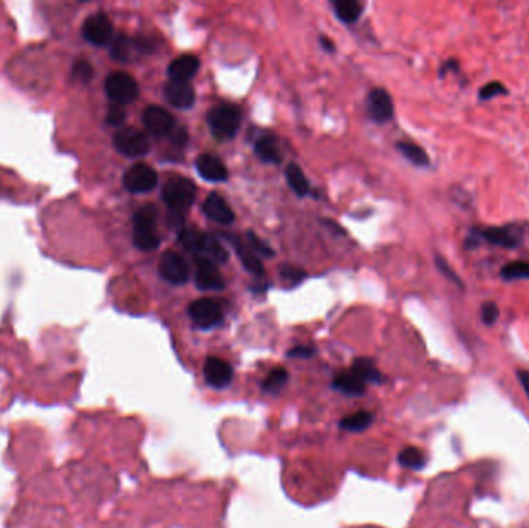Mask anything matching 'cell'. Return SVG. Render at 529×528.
Wrapping results in <instances>:
<instances>
[{"instance_id": "39", "label": "cell", "mask_w": 529, "mask_h": 528, "mask_svg": "<svg viewBox=\"0 0 529 528\" xmlns=\"http://www.w3.org/2000/svg\"><path fill=\"white\" fill-rule=\"evenodd\" d=\"M316 350L311 346H296L288 352V357L291 358H310L315 355Z\"/></svg>"}, {"instance_id": "11", "label": "cell", "mask_w": 529, "mask_h": 528, "mask_svg": "<svg viewBox=\"0 0 529 528\" xmlns=\"http://www.w3.org/2000/svg\"><path fill=\"white\" fill-rule=\"evenodd\" d=\"M203 375L205 382L212 389H225L231 384L234 377L232 366L218 357H207L203 366Z\"/></svg>"}, {"instance_id": "1", "label": "cell", "mask_w": 529, "mask_h": 528, "mask_svg": "<svg viewBox=\"0 0 529 528\" xmlns=\"http://www.w3.org/2000/svg\"><path fill=\"white\" fill-rule=\"evenodd\" d=\"M482 242H488L495 247L514 250L519 248L523 242V231L519 225H506V226H488V228H480L475 226L469 231L466 241V250H475Z\"/></svg>"}, {"instance_id": "40", "label": "cell", "mask_w": 529, "mask_h": 528, "mask_svg": "<svg viewBox=\"0 0 529 528\" xmlns=\"http://www.w3.org/2000/svg\"><path fill=\"white\" fill-rule=\"evenodd\" d=\"M170 140L174 141V144L181 147L183 144L188 143V132L184 131V129H174V131L170 132Z\"/></svg>"}, {"instance_id": "7", "label": "cell", "mask_w": 529, "mask_h": 528, "mask_svg": "<svg viewBox=\"0 0 529 528\" xmlns=\"http://www.w3.org/2000/svg\"><path fill=\"white\" fill-rule=\"evenodd\" d=\"M113 146L122 155L131 158L143 157L150 149L147 135L135 127H126L116 132L113 137Z\"/></svg>"}, {"instance_id": "28", "label": "cell", "mask_w": 529, "mask_h": 528, "mask_svg": "<svg viewBox=\"0 0 529 528\" xmlns=\"http://www.w3.org/2000/svg\"><path fill=\"white\" fill-rule=\"evenodd\" d=\"M335 10L336 16L339 17L342 22L353 23L359 19L362 7L358 2H354V0H341V2L335 3Z\"/></svg>"}, {"instance_id": "16", "label": "cell", "mask_w": 529, "mask_h": 528, "mask_svg": "<svg viewBox=\"0 0 529 528\" xmlns=\"http://www.w3.org/2000/svg\"><path fill=\"white\" fill-rule=\"evenodd\" d=\"M164 95L172 106L178 109L192 107L195 101V91L192 85L184 81H175V79H170V81L166 84Z\"/></svg>"}, {"instance_id": "33", "label": "cell", "mask_w": 529, "mask_h": 528, "mask_svg": "<svg viewBox=\"0 0 529 528\" xmlns=\"http://www.w3.org/2000/svg\"><path fill=\"white\" fill-rule=\"evenodd\" d=\"M502 95H508V89L504 87V84H502L500 81H491L488 84H484L478 91V98L482 101H488V100H492V98L502 96Z\"/></svg>"}, {"instance_id": "15", "label": "cell", "mask_w": 529, "mask_h": 528, "mask_svg": "<svg viewBox=\"0 0 529 528\" xmlns=\"http://www.w3.org/2000/svg\"><path fill=\"white\" fill-rule=\"evenodd\" d=\"M370 116L378 122H387L393 116V101L384 89H373L367 98Z\"/></svg>"}, {"instance_id": "20", "label": "cell", "mask_w": 529, "mask_h": 528, "mask_svg": "<svg viewBox=\"0 0 529 528\" xmlns=\"http://www.w3.org/2000/svg\"><path fill=\"white\" fill-rule=\"evenodd\" d=\"M199 69H200L199 58L194 56V54H183V56L172 60L168 72L170 75V79L188 82L189 79L199 72Z\"/></svg>"}, {"instance_id": "38", "label": "cell", "mask_w": 529, "mask_h": 528, "mask_svg": "<svg viewBox=\"0 0 529 528\" xmlns=\"http://www.w3.org/2000/svg\"><path fill=\"white\" fill-rule=\"evenodd\" d=\"M280 276L290 284H297L300 279L305 278V273L300 268H296L293 265H284L280 267Z\"/></svg>"}, {"instance_id": "34", "label": "cell", "mask_w": 529, "mask_h": 528, "mask_svg": "<svg viewBox=\"0 0 529 528\" xmlns=\"http://www.w3.org/2000/svg\"><path fill=\"white\" fill-rule=\"evenodd\" d=\"M246 237H248L249 248L254 250L256 253L262 254V256H264V257H273V256H274V250H273L271 247H269V245H268L267 242L262 241V239L258 237V236L256 234V232L248 231V236H246Z\"/></svg>"}, {"instance_id": "12", "label": "cell", "mask_w": 529, "mask_h": 528, "mask_svg": "<svg viewBox=\"0 0 529 528\" xmlns=\"http://www.w3.org/2000/svg\"><path fill=\"white\" fill-rule=\"evenodd\" d=\"M159 274L170 284L180 285L189 279V265L175 251H166L159 261Z\"/></svg>"}, {"instance_id": "8", "label": "cell", "mask_w": 529, "mask_h": 528, "mask_svg": "<svg viewBox=\"0 0 529 528\" xmlns=\"http://www.w3.org/2000/svg\"><path fill=\"white\" fill-rule=\"evenodd\" d=\"M82 38L95 47H104L113 39V25L104 13H96L87 17L82 25Z\"/></svg>"}, {"instance_id": "24", "label": "cell", "mask_w": 529, "mask_h": 528, "mask_svg": "<svg viewBox=\"0 0 529 528\" xmlns=\"http://www.w3.org/2000/svg\"><path fill=\"white\" fill-rule=\"evenodd\" d=\"M257 157L264 163H280V151L278 141L273 137H263L256 143Z\"/></svg>"}, {"instance_id": "41", "label": "cell", "mask_w": 529, "mask_h": 528, "mask_svg": "<svg viewBox=\"0 0 529 528\" xmlns=\"http://www.w3.org/2000/svg\"><path fill=\"white\" fill-rule=\"evenodd\" d=\"M517 378H519L523 390H525L526 397L529 398V371H525V369L517 371Z\"/></svg>"}, {"instance_id": "27", "label": "cell", "mask_w": 529, "mask_h": 528, "mask_svg": "<svg viewBox=\"0 0 529 528\" xmlns=\"http://www.w3.org/2000/svg\"><path fill=\"white\" fill-rule=\"evenodd\" d=\"M288 378H290V375H288L285 367H274L262 382V389L263 392H268V394H275V392H279L286 384Z\"/></svg>"}, {"instance_id": "31", "label": "cell", "mask_w": 529, "mask_h": 528, "mask_svg": "<svg viewBox=\"0 0 529 528\" xmlns=\"http://www.w3.org/2000/svg\"><path fill=\"white\" fill-rule=\"evenodd\" d=\"M132 48H137V50H138V47H137V44H135V41H128V38H126V36H118V38H116L115 41H113V44H112V56L115 58V59H118V60H127L128 58H131L132 56Z\"/></svg>"}, {"instance_id": "23", "label": "cell", "mask_w": 529, "mask_h": 528, "mask_svg": "<svg viewBox=\"0 0 529 528\" xmlns=\"http://www.w3.org/2000/svg\"><path fill=\"white\" fill-rule=\"evenodd\" d=\"M373 420L374 417L372 412H368V410H358V412H353L347 415L346 419H342L341 428L350 432H361L364 431V429L370 428Z\"/></svg>"}, {"instance_id": "2", "label": "cell", "mask_w": 529, "mask_h": 528, "mask_svg": "<svg viewBox=\"0 0 529 528\" xmlns=\"http://www.w3.org/2000/svg\"><path fill=\"white\" fill-rule=\"evenodd\" d=\"M178 239L184 248L196 254V259H206L212 263H225L227 261V251L223 248L217 239L205 234L199 230L186 228L180 231Z\"/></svg>"}, {"instance_id": "13", "label": "cell", "mask_w": 529, "mask_h": 528, "mask_svg": "<svg viewBox=\"0 0 529 528\" xmlns=\"http://www.w3.org/2000/svg\"><path fill=\"white\" fill-rule=\"evenodd\" d=\"M143 122L153 137H166L175 129V120L168 110L159 106H149L143 113Z\"/></svg>"}, {"instance_id": "9", "label": "cell", "mask_w": 529, "mask_h": 528, "mask_svg": "<svg viewBox=\"0 0 529 528\" xmlns=\"http://www.w3.org/2000/svg\"><path fill=\"white\" fill-rule=\"evenodd\" d=\"M122 183H124L127 191L133 194H143L152 191L157 186L158 175L149 164L137 163L126 170Z\"/></svg>"}, {"instance_id": "3", "label": "cell", "mask_w": 529, "mask_h": 528, "mask_svg": "<svg viewBox=\"0 0 529 528\" xmlns=\"http://www.w3.org/2000/svg\"><path fill=\"white\" fill-rule=\"evenodd\" d=\"M133 243L141 251H152L159 245L157 232V208L146 205L133 217Z\"/></svg>"}, {"instance_id": "25", "label": "cell", "mask_w": 529, "mask_h": 528, "mask_svg": "<svg viewBox=\"0 0 529 528\" xmlns=\"http://www.w3.org/2000/svg\"><path fill=\"white\" fill-rule=\"evenodd\" d=\"M396 147L412 164L420 166V168H426V166L430 164V158L427 155V152L418 144L409 143V141H401V143L396 144Z\"/></svg>"}, {"instance_id": "6", "label": "cell", "mask_w": 529, "mask_h": 528, "mask_svg": "<svg viewBox=\"0 0 529 528\" xmlns=\"http://www.w3.org/2000/svg\"><path fill=\"white\" fill-rule=\"evenodd\" d=\"M104 87H106L107 96L118 106L135 101L139 94L138 82L124 72H115L109 75Z\"/></svg>"}, {"instance_id": "26", "label": "cell", "mask_w": 529, "mask_h": 528, "mask_svg": "<svg viewBox=\"0 0 529 528\" xmlns=\"http://www.w3.org/2000/svg\"><path fill=\"white\" fill-rule=\"evenodd\" d=\"M286 182L293 191L300 195V197H304L310 191L308 180H306L304 170L297 164H290L286 168Z\"/></svg>"}, {"instance_id": "14", "label": "cell", "mask_w": 529, "mask_h": 528, "mask_svg": "<svg viewBox=\"0 0 529 528\" xmlns=\"http://www.w3.org/2000/svg\"><path fill=\"white\" fill-rule=\"evenodd\" d=\"M195 284L200 290H223L225 279L218 273L215 263L206 259H196Z\"/></svg>"}, {"instance_id": "29", "label": "cell", "mask_w": 529, "mask_h": 528, "mask_svg": "<svg viewBox=\"0 0 529 528\" xmlns=\"http://www.w3.org/2000/svg\"><path fill=\"white\" fill-rule=\"evenodd\" d=\"M500 276L504 280H520L529 279V262L514 261L503 265L500 270Z\"/></svg>"}, {"instance_id": "35", "label": "cell", "mask_w": 529, "mask_h": 528, "mask_svg": "<svg viewBox=\"0 0 529 528\" xmlns=\"http://www.w3.org/2000/svg\"><path fill=\"white\" fill-rule=\"evenodd\" d=\"M480 316H482V321L486 325H494L498 321V316H500V309H498L494 300H488V302L482 305Z\"/></svg>"}, {"instance_id": "30", "label": "cell", "mask_w": 529, "mask_h": 528, "mask_svg": "<svg viewBox=\"0 0 529 528\" xmlns=\"http://www.w3.org/2000/svg\"><path fill=\"white\" fill-rule=\"evenodd\" d=\"M353 369L359 373V375L365 380V383H381L383 382V375H381L376 366L373 364V361L367 358H359L353 363Z\"/></svg>"}, {"instance_id": "32", "label": "cell", "mask_w": 529, "mask_h": 528, "mask_svg": "<svg viewBox=\"0 0 529 528\" xmlns=\"http://www.w3.org/2000/svg\"><path fill=\"white\" fill-rule=\"evenodd\" d=\"M435 265H436V268L440 270V273H441L442 276H444V278H446L447 280H451L453 285H457L458 288H461V290H464V282H463V279H461L460 276L457 274V272H455V270H453L451 265H449V263H447V261L444 259V257L435 256Z\"/></svg>"}, {"instance_id": "42", "label": "cell", "mask_w": 529, "mask_h": 528, "mask_svg": "<svg viewBox=\"0 0 529 528\" xmlns=\"http://www.w3.org/2000/svg\"><path fill=\"white\" fill-rule=\"evenodd\" d=\"M458 67H460V65H458V60H455V59H449V60H446L444 64H442L441 70H440V75H441V76H444L449 70H453V72H457V70H458Z\"/></svg>"}, {"instance_id": "22", "label": "cell", "mask_w": 529, "mask_h": 528, "mask_svg": "<svg viewBox=\"0 0 529 528\" xmlns=\"http://www.w3.org/2000/svg\"><path fill=\"white\" fill-rule=\"evenodd\" d=\"M398 462H399V465L404 466V468L418 471V470H423L424 466H426L427 457H426V454H424V451L420 450V448L409 446V448H404V450L399 452Z\"/></svg>"}, {"instance_id": "18", "label": "cell", "mask_w": 529, "mask_h": 528, "mask_svg": "<svg viewBox=\"0 0 529 528\" xmlns=\"http://www.w3.org/2000/svg\"><path fill=\"white\" fill-rule=\"evenodd\" d=\"M203 211H205L209 219L221 225H229L234 220V212L231 206L227 205L225 199L218 194H209L205 205H203Z\"/></svg>"}, {"instance_id": "37", "label": "cell", "mask_w": 529, "mask_h": 528, "mask_svg": "<svg viewBox=\"0 0 529 528\" xmlns=\"http://www.w3.org/2000/svg\"><path fill=\"white\" fill-rule=\"evenodd\" d=\"M106 121L109 122L110 126H120V124H122V122L126 121V110L122 109V106H118V104H113V106H110V109H109L107 116H106Z\"/></svg>"}, {"instance_id": "5", "label": "cell", "mask_w": 529, "mask_h": 528, "mask_svg": "<svg viewBox=\"0 0 529 528\" xmlns=\"http://www.w3.org/2000/svg\"><path fill=\"white\" fill-rule=\"evenodd\" d=\"M196 189L189 179L174 177L163 188V200L174 212H183L194 204Z\"/></svg>"}, {"instance_id": "4", "label": "cell", "mask_w": 529, "mask_h": 528, "mask_svg": "<svg viewBox=\"0 0 529 528\" xmlns=\"http://www.w3.org/2000/svg\"><path fill=\"white\" fill-rule=\"evenodd\" d=\"M240 120H242V115H240L238 107L231 106V104H221V106L214 107L207 115L212 135L221 141L231 140L237 133Z\"/></svg>"}, {"instance_id": "19", "label": "cell", "mask_w": 529, "mask_h": 528, "mask_svg": "<svg viewBox=\"0 0 529 528\" xmlns=\"http://www.w3.org/2000/svg\"><path fill=\"white\" fill-rule=\"evenodd\" d=\"M196 169H199V174L203 179L207 182H223L227 179L226 166L217 157L209 155V153L196 158Z\"/></svg>"}, {"instance_id": "17", "label": "cell", "mask_w": 529, "mask_h": 528, "mask_svg": "<svg viewBox=\"0 0 529 528\" xmlns=\"http://www.w3.org/2000/svg\"><path fill=\"white\" fill-rule=\"evenodd\" d=\"M365 380L353 367L337 373L333 382V388L347 397H361L365 392Z\"/></svg>"}, {"instance_id": "43", "label": "cell", "mask_w": 529, "mask_h": 528, "mask_svg": "<svg viewBox=\"0 0 529 528\" xmlns=\"http://www.w3.org/2000/svg\"><path fill=\"white\" fill-rule=\"evenodd\" d=\"M321 42H322V45H324V48H325V50H327V52H333V50H335V44H333V42H331L328 38H322Z\"/></svg>"}, {"instance_id": "36", "label": "cell", "mask_w": 529, "mask_h": 528, "mask_svg": "<svg viewBox=\"0 0 529 528\" xmlns=\"http://www.w3.org/2000/svg\"><path fill=\"white\" fill-rule=\"evenodd\" d=\"M73 76L78 78L79 81L87 82L93 76V69H91L87 60H78L75 67H73Z\"/></svg>"}, {"instance_id": "10", "label": "cell", "mask_w": 529, "mask_h": 528, "mask_svg": "<svg viewBox=\"0 0 529 528\" xmlns=\"http://www.w3.org/2000/svg\"><path fill=\"white\" fill-rule=\"evenodd\" d=\"M189 315L200 329H212L223 321V310L212 299H196L189 305Z\"/></svg>"}, {"instance_id": "21", "label": "cell", "mask_w": 529, "mask_h": 528, "mask_svg": "<svg viewBox=\"0 0 529 528\" xmlns=\"http://www.w3.org/2000/svg\"><path fill=\"white\" fill-rule=\"evenodd\" d=\"M229 239L232 242V247L236 248V253L238 254L240 261H242V263H243V267L252 274H257V276L263 274V265H262V262L257 259L256 254L246 248L245 245L238 241V239H236V237H229Z\"/></svg>"}]
</instances>
